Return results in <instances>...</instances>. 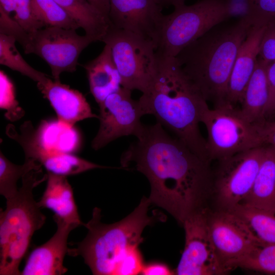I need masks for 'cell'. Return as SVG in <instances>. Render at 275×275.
Instances as JSON below:
<instances>
[{"label":"cell","instance_id":"11","mask_svg":"<svg viewBox=\"0 0 275 275\" xmlns=\"http://www.w3.org/2000/svg\"><path fill=\"white\" fill-rule=\"evenodd\" d=\"M209 210L204 207L182 224L185 245L175 269L178 275H220L226 273L217 256L210 234Z\"/></svg>","mask_w":275,"mask_h":275},{"label":"cell","instance_id":"14","mask_svg":"<svg viewBox=\"0 0 275 275\" xmlns=\"http://www.w3.org/2000/svg\"><path fill=\"white\" fill-rule=\"evenodd\" d=\"M110 25L152 41L155 44L164 14L155 0H109Z\"/></svg>","mask_w":275,"mask_h":275},{"label":"cell","instance_id":"10","mask_svg":"<svg viewBox=\"0 0 275 275\" xmlns=\"http://www.w3.org/2000/svg\"><path fill=\"white\" fill-rule=\"evenodd\" d=\"M266 150L259 146L218 160L212 190L219 209L231 210L243 203L250 194Z\"/></svg>","mask_w":275,"mask_h":275},{"label":"cell","instance_id":"9","mask_svg":"<svg viewBox=\"0 0 275 275\" xmlns=\"http://www.w3.org/2000/svg\"><path fill=\"white\" fill-rule=\"evenodd\" d=\"M201 122L207 131L210 161L219 160L262 145L257 124L247 120L240 109L229 103L204 111Z\"/></svg>","mask_w":275,"mask_h":275},{"label":"cell","instance_id":"37","mask_svg":"<svg viewBox=\"0 0 275 275\" xmlns=\"http://www.w3.org/2000/svg\"><path fill=\"white\" fill-rule=\"evenodd\" d=\"M107 18L109 11V0H87Z\"/></svg>","mask_w":275,"mask_h":275},{"label":"cell","instance_id":"21","mask_svg":"<svg viewBox=\"0 0 275 275\" xmlns=\"http://www.w3.org/2000/svg\"><path fill=\"white\" fill-rule=\"evenodd\" d=\"M269 63L258 57L255 70L240 103L239 109L241 114L254 124L265 120L264 113L269 97L267 69Z\"/></svg>","mask_w":275,"mask_h":275},{"label":"cell","instance_id":"30","mask_svg":"<svg viewBox=\"0 0 275 275\" xmlns=\"http://www.w3.org/2000/svg\"><path fill=\"white\" fill-rule=\"evenodd\" d=\"M0 107L7 111L5 116L11 121L19 119L24 114L16 99L14 85L3 70L0 71Z\"/></svg>","mask_w":275,"mask_h":275},{"label":"cell","instance_id":"12","mask_svg":"<svg viewBox=\"0 0 275 275\" xmlns=\"http://www.w3.org/2000/svg\"><path fill=\"white\" fill-rule=\"evenodd\" d=\"M99 106V128L91 143L95 150L119 138L136 136L141 131L143 126L141 118L145 114L139 100L132 98L131 90L122 87Z\"/></svg>","mask_w":275,"mask_h":275},{"label":"cell","instance_id":"13","mask_svg":"<svg viewBox=\"0 0 275 275\" xmlns=\"http://www.w3.org/2000/svg\"><path fill=\"white\" fill-rule=\"evenodd\" d=\"M208 224L215 252L226 273L261 246L244 223L231 211H209Z\"/></svg>","mask_w":275,"mask_h":275},{"label":"cell","instance_id":"4","mask_svg":"<svg viewBox=\"0 0 275 275\" xmlns=\"http://www.w3.org/2000/svg\"><path fill=\"white\" fill-rule=\"evenodd\" d=\"M151 204L143 197L138 206L127 216L113 224L101 222V211L95 207L91 219L84 225L88 233L84 239L68 248L67 254L81 257L95 275H119L124 260L140 251L145 228L157 218L149 214Z\"/></svg>","mask_w":275,"mask_h":275},{"label":"cell","instance_id":"22","mask_svg":"<svg viewBox=\"0 0 275 275\" xmlns=\"http://www.w3.org/2000/svg\"><path fill=\"white\" fill-rule=\"evenodd\" d=\"M275 213V149L266 146L252 188L242 204Z\"/></svg>","mask_w":275,"mask_h":275},{"label":"cell","instance_id":"27","mask_svg":"<svg viewBox=\"0 0 275 275\" xmlns=\"http://www.w3.org/2000/svg\"><path fill=\"white\" fill-rule=\"evenodd\" d=\"M31 4L34 14L46 26L75 30L79 28L54 0H32Z\"/></svg>","mask_w":275,"mask_h":275},{"label":"cell","instance_id":"24","mask_svg":"<svg viewBox=\"0 0 275 275\" xmlns=\"http://www.w3.org/2000/svg\"><path fill=\"white\" fill-rule=\"evenodd\" d=\"M228 211L241 219L260 245L275 244V213L244 204Z\"/></svg>","mask_w":275,"mask_h":275},{"label":"cell","instance_id":"1","mask_svg":"<svg viewBox=\"0 0 275 275\" xmlns=\"http://www.w3.org/2000/svg\"><path fill=\"white\" fill-rule=\"evenodd\" d=\"M121 157L124 168L132 167L149 181L151 204L165 210L182 225L205 202L212 190L213 174L207 161L158 122L143 126Z\"/></svg>","mask_w":275,"mask_h":275},{"label":"cell","instance_id":"26","mask_svg":"<svg viewBox=\"0 0 275 275\" xmlns=\"http://www.w3.org/2000/svg\"><path fill=\"white\" fill-rule=\"evenodd\" d=\"M41 165L32 158H25L24 163L17 165L10 161L0 151V194L6 200L18 193V180L30 171Z\"/></svg>","mask_w":275,"mask_h":275},{"label":"cell","instance_id":"34","mask_svg":"<svg viewBox=\"0 0 275 275\" xmlns=\"http://www.w3.org/2000/svg\"><path fill=\"white\" fill-rule=\"evenodd\" d=\"M225 1L230 19H249L251 10V0H225Z\"/></svg>","mask_w":275,"mask_h":275},{"label":"cell","instance_id":"5","mask_svg":"<svg viewBox=\"0 0 275 275\" xmlns=\"http://www.w3.org/2000/svg\"><path fill=\"white\" fill-rule=\"evenodd\" d=\"M41 165L23 175L17 194L6 200L0 211V275H20V264L25 258L35 232L46 217L33 196L35 187L47 180Z\"/></svg>","mask_w":275,"mask_h":275},{"label":"cell","instance_id":"25","mask_svg":"<svg viewBox=\"0 0 275 275\" xmlns=\"http://www.w3.org/2000/svg\"><path fill=\"white\" fill-rule=\"evenodd\" d=\"M14 38L0 33V64L25 75L37 84H44L49 79L43 72L31 66L17 50Z\"/></svg>","mask_w":275,"mask_h":275},{"label":"cell","instance_id":"16","mask_svg":"<svg viewBox=\"0 0 275 275\" xmlns=\"http://www.w3.org/2000/svg\"><path fill=\"white\" fill-rule=\"evenodd\" d=\"M43 97L49 102L58 120L70 126L86 119L96 118L85 96L60 80L50 78L44 84H37Z\"/></svg>","mask_w":275,"mask_h":275},{"label":"cell","instance_id":"6","mask_svg":"<svg viewBox=\"0 0 275 275\" xmlns=\"http://www.w3.org/2000/svg\"><path fill=\"white\" fill-rule=\"evenodd\" d=\"M0 33L14 38L25 54H35L44 60L55 80H60L63 72H75L81 52L95 41L75 30L56 26L28 32L5 12L0 14Z\"/></svg>","mask_w":275,"mask_h":275},{"label":"cell","instance_id":"3","mask_svg":"<svg viewBox=\"0 0 275 275\" xmlns=\"http://www.w3.org/2000/svg\"><path fill=\"white\" fill-rule=\"evenodd\" d=\"M252 26L247 19L227 20L187 45L175 57L183 72L213 107L228 103L234 63Z\"/></svg>","mask_w":275,"mask_h":275},{"label":"cell","instance_id":"18","mask_svg":"<svg viewBox=\"0 0 275 275\" xmlns=\"http://www.w3.org/2000/svg\"><path fill=\"white\" fill-rule=\"evenodd\" d=\"M25 158H32L52 174L68 176L97 168H108L71 153L48 150L40 147L33 135L25 134L19 141Z\"/></svg>","mask_w":275,"mask_h":275},{"label":"cell","instance_id":"31","mask_svg":"<svg viewBox=\"0 0 275 275\" xmlns=\"http://www.w3.org/2000/svg\"><path fill=\"white\" fill-rule=\"evenodd\" d=\"M249 21L253 25H265L275 20V0H251Z\"/></svg>","mask_w":275,"mask_h":275},{"label":"cell","instance_id":"32","mask_svg":"<svg viewBox=\"0 0 275 275\" xmlns=\"http://www.w3.org/2000/svg\"><path fill=\"white\" fill-rule=\"evenodd\" d=\"M258 57L269 63L275 61V20L265 25L260 44Z\"/></svg>","mask_w":275,"mask_h":275},{"label":"cell","instance_id":"20","mask_svg":"<svg viewBox=\"0 0 275 275\" xmlns=\"http://www.w3.org/2000/svg\"><path fill=\"white\" fill-rule=\"evenodd\" d=\"M84 67L91 93L98 105L122 87L121 78L108 45L105 44L101 53L84 65Z\"/></svg>","mask_w":275,"mask_h":275},{"label":"cell","instance_id":"33","mask_svg":"<svg viewBox=\"0 0 275 275\" xmlns=\"http://www.w3.org/2000/svg\"><path fill=\"white\" fill-rule=\"evenodd\" d=\"M269 97L265 108V120L275 119V61L270 63L267 69Z\"/></svg>","mask_w":275,"mask_h":275},{"label":"cell","instance_id":"23","mask_svg":"<svg viewBox=\"0 0 275 275\" xmlns=\"http://www.w3.org/2000/svg\"><path fill=\"white\" fill-rule=\"evenodd\" d=\"M85 34L101 41L110 25L108 18L87 0H54Z\"/></svg>","mask_w":275,"mask_h":275},{"label":"cell","instance_id":"7","mask_svg":"<svg viewBox=\"0 0 275 275\" xmlns=\"http://www.w3.org/2000/svg\"><path fill=\"white\" fill-rule=\"evenodd\" d=\"M164 15L155 43L159 56L175 57L213 26L230 19L225 0H200Z\"/></svg>","mask_w":275,"mask_h":275},{"label":"cell","instance_id":"28","mask_svg":"<svg viewBox=\"0 0 275 275\" xmlns=\"http://www.w3.org/2000/svg\"><path fill=\"white\" fill-rule=\"evenodd\" d=\"M32 0H0V9L11 17L23 30L33 32L47 27L34 14Z\"/></svg>","mask_w":275,"mask_h":275},{"label":"cell","instance_id":"35","mask_svg":"<svg viewBox=\"0 0 275 275\" xmlns=\"http://www.w3.org/2000/svg\"><path fill=\"white\" fill-rule=\"evenodd\" d=\"M257 125L262 145L275 149V119L264 120Z\"/></svg>","mask_w":275,"mask_h":275},{"label":"cell","instance_id":"8","mask_svg":"<svg viewBox=\"0 0 275 275\" xmlns=\"http://www.w3.org/2000/svg\"><path fill=\"white\" fill-rule=\"evenodd\" d=\"M111 48L122 87L145 93L156 74L158 57L154 43L130 32L109 25L101 40Z\"/></svg>","mask_w":275,"mask_h":275},{"label":"cell","instance_id":"29","mask_svg":"<svg viewBox=\"0 0 275 275\" xmlns=\"http://www.w3.org/2000/svg\"><path fill=\"white\" fill-rule=\"evenodd\" d=\"M267 274H275V244L261 245L234 265Z\"/></svg>","mask_w":275,"mask_h":275},{"label":"cell","instance_id":"15","mask_svg":"<svg viewBox=\"0 0 275 275\" xmlns=\"http://www.w3.org/2000/svg\"><path fill=\"white\" fill-rule=\"evenodd\" d=\"M53 218L57 226L56 232L45 243L27 254L21 275H61L67 271L64 260L68 253V238L71 231L79 226Z\"/></svg>","mask_w":275,"mask_h":275},{"label":"cell","instance_id":"19","mask_svg":"<svg viewBox=\"0 0 275 275\" xmlns=\"http://www.w3.org/2000/svg\"><path fill=\"white\" fill-rule=\"evenodd\" d=\"M45 189L38 202L41 208L54 212L53 217L64 221L84 225L78 213L73 191L67 176L47 172Z\"/></svg>","mask_w":275,"mask_h":275},{"label":"cell","instance_id":"36","mask_svg":"<svg viewBox=\"0 0 275 275\" xmlns=\"http://www.w3.org/2000/svg\"><path fill=\"white\" fill-rule=\"evenodd\" d=\"M141 274L144 275H171L175 274L167 264L159 262H151L144 264Z\"/></svg>","mask_w":275,"mask_h":275},{"label":"cell","instance_id":"2","mask_svg":"<svg viewBox=\"0 0 275 275\" xmlns=\"http://www.w3.org/2000/svg\"><path fill=\"white\" fill-rule=\"evenodd\" d=\"M158 57L155 78L139 99L144 113L153 115L193 152L210 162L206 140L199 127L207 102L175 57Z\"/></svg>","mask_w":275,"mask_h":275},{"label":"cell","instance_id":"17","mask_svg":"<svg viewBox=\"0 0 275 275\" xmlns=\"http://www.w3.org/2000/svg\"><path fill=\"white\" fill-rule=\"evenodd\" d=\"M265 25H253L238 51L228 87L227 102L241 103L246 87L255 70Z\"/></svg>","mask_w":275,"mask_h":275},{"label":"cell","instance_id":"38","mask_svg":"<svg viewBox=\"0 0 275 275\" xmlns=\"http://www.w3.org/2000/svg\"><path fill=\"white\" fill-rule=\"evenodd\" d=\"M161 7L172 6L174 7L185 4L186 0H155Z\"/></svg>","mask_w":275,"mask_h":275}]
</instances>
